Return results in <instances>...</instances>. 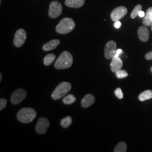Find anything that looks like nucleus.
<instances>
[{
	"label": "nucleus",
	"instance_id": "obj_16",
	"mask_svg": "<svg viewBox=\"0 0 152 152\" xmlns=\"http://www.w3.org/2000/svg\"><path fill=\"white\" fill-rule=\"evenodd\" d=\"M143 24L144 26L149 27L152 25V7L148 9L144 19L143 20Z\"/></svg>",
	"mask_w": 152,
	"mask_h": 152
},
{
	"label": "nucleus",
	"instance_id": "obj_24",
	"mask_svg": "<svg viewBox=\"0 0 152 152\" xmlns=\"http://www.w3.org/2000/svg\"><path fill=\"white\" fill-rule=\"evenodd\" d=\"M114 94H115V95L120 99H122L124 98L123 92L122 91L121 88H117V89H115L114 91Z\"/></svg>",
	"mask_w": 152,
	"mask_h": 152
},
{
	"label": "nucleus",
	"instance_id": "obj_25",
	"mask_svg": "<svg viewBox=\"0 0 152 152\" xmlns=\"http://www.w3.org/2000/svg\"><path fill=\"white\" fill-rule=\"evenodd\" d=\"M7 105V100L4 98H1L0 99V110H2V109L5 108Z\"/></svg>",
	"mask_w": 152,
	"mask_h": 152
},
{
	"label": "nucleus",
	"instance_id": "obj_3",
	"mask_svg": "<svg viewBox=\"0 0 152 152\" xmlns=\"http://www.w3.org/2000/svg\"><path fill=\"white\" fill-rule=\"evenodd\" d=\"M76 26L74 20L69 18H65L60 20L56 27V32L65 34L72 32Z\"/></svg>",
	"mask_w": 152,
	"mask_h": 152
},
{
	"label": "nucleus",
	"instance_id": "obj_9",
	"mask_svg": "<svg viewBox=\"0 0 152 152\" xmlns=\"http://www.w3.org/2000/svg\"><path fill=\"white\" fill-rule=\"evenodd\" d=\"M50 126V121L49 120L45 118V117H41L39 118L37 122V125H36L35 130L36 132L40 134L43 135L46 132Z\"/></svg>",
	"mask_w": 152,
	"mask_h": 152
},
{
	"label": "nucleus",
	"instance_id": "obj_27",
	"mask_svg": "<svg viewBox=\"0 0 152 152\" xmlns=\"http://www.w3.org/2000/svg\"><path fill=\"white\" fill-rule=\"evenodd\" d=\"M121 26V23L118 20V21H117L114 24V26L116 28H119Z\"/></svg>",
	"mask_w": 152,
	"mask_h": 152
},
{
	"label": "nucleus",
	"instance_id": "obj_8",
	"mask_svg": "<svg viewBox=\"0 0 152 152\" xmlns=\"http://www.w3.org/2000/svg\"><path fill=\"white\" fill-rule=\"evenodd\" d=\"M27 38V33L23 29H19L16 31L14 38V44L16 48H20L25 43Z\"/></svg>",
	"mask_w": 152,
	"mask_h": 152
},
{
	"label": "nucleus",
	"instance_id": "obj_7",
	"mask_svg": "<svg viewBox=\"0 0 152 152\" xmlns=\"http://www.w3.org/2000/svg\"><path fill=\"white\" fill-rule=\"evenodd\" d=\"M27 95V91L23 88L17 89L12 93L11 96V102L14 105L20 103L25 99Z\"/></svg>",
	"mask_w": 152,
	"mask_h": 152
},
{
	"label": "nucleus",
	"instance_id": "obj_19",
	"mask_svg": "<svg viewBox=\"0 0 152 152\" xmlns=\"http://www.w3.org/2000/svg\"><path fill=\"white\" fill-rule=\"evenodd\" d=\"M127 146L125 142L121 141L119 142L114 149V152H126L127 151Z\"/></svg>",
	"mask_w": 152,
	"mask_h": 152
},
{
	"label": "nucleus",
	"instance_id": "obj_5",
	"mask_svg": "<svg viewBox=\"0 0 152 152\" xmlns=\"http://www.w3.org/2000/svg\"><path fill=\"white\" fill-rule=\"evenodd\" d=\"M63 12V7L59 2L52 1L49 6V15L51 18L55 19L60 16Z\"/></svg>",
	"mask_w": 152,
	"mask_h": 152
},
{
	"label": "nucleus",
	"instance_id": "obj_21",
	"mask_svg": "<svg viewBox=\"0 0 152 152\" xmlns=\"http://www.w3.org/2000/svg\"><path fill=\"white\" fill-rule=\"evenodd\" d=\"M76 98L73 95L69 94L67 96H66L65 98L63 99V102L64 104L69 105L75 103L76 102Z\"/></svg>",
	"mask_w": 152,
	"mask_h": 152
},
{
	"label": "nucleus",
	"instance_id": "obj_28",
	"mask_svg": "<svg viewBox=\"0 0 152 152\" xmlns=\"http://www.w3.org/2000/svg\"><path fill=\"white\" fill-rule=\"evenodd\" d=\"M139 16H140V17H144V16L145 15V14L144 13V12L142 11H139Z\"/></svg>",
	"mask_w": 152,
	"mask_h": 152
},
{
	"label": "nucleus",
	"instance_id": "obj_23",
	"mask_svg": "<svg viewBox=\"0 0 152 152\" xmlns=\"http://www.w3.org/2000/svg\"><path fill=\"white\" fill-rule=\"evenodd\" d=\"M115 75L117 76V77L119 79L121 78H124L128 76V73L125 70H119V71H117L115 72Z\"/></svg>",
	"mask_w": 152,
	"mask_h": 152
},
{
	"label": "nucleus",
	"instance_id": "obj_29",
	"mask_svg": "<svg viewBox=\"0 0 152 152\" xmlns=\"http://www.w3.org/2000/svg\"><path fill=\"white\" fill-rule=\"evenodd\" d=\"M122 53V50L121 49H118L116 52V56H120V55Z\"/></svg>",
	"mask_w": 152,
	"mask_h": 152
},
{
	"label": "nucleus",
	"instance_id": "obj_20",
	"mask_svg": "<svg viewBox=\"0 0 152 152\" xmlns=\"http://www.w3.org/2000/svg\"><path fill=\"white\" fill-rule=\"evenodd\" d=\"M72 122V117L71 116H67L61 120L60 125L64 128H67L71 126Z\"/></svg>",
	"mask_w": 152,
	"mask_h": 152
},
{
	"label": "nucleus",
	"instance_id": "obj_26",
	"mask_svg": "<svg viewBox=\"0 0 152 152\" xmlns=\"http://www.w3.org/2000/svg\"><path fill=\"white\" fill-rule=\"evenodd\" d=\"M145 59H146L147 60H152V51L146 54L145 56Z\"/></svg>",
	"mask_w": 152,
	"mask_h": 152
},
{
	"label": "nucleus",
	"instance_id": "obj_4",
	"mask_svg": "<svg viewBox=\"0 0 152 152\" xmlns=\"http://www.w3.org/2000/svg\"><path fill=\"white\" fill-rule=\"evenodd\" d=\"M72 86L69 82H63L55 88L51 95V97L55 100H59L69 92Z\"/></svg>",
	"mask_w": 152,
	"mask_h": 152
},
{
	"label": "nucleus",
	"instance_id": "obj_18",
	"mask_svg": "<svg viewBox=\"0 0 152 152\" xmlns=\"http://www.w3.org/2000/svg\"><path fill=\"white\" fill-rule=\"evenodd\" d=\"M56 59V55L54 54H50L45 56L44 59V64L46 66L51 65Z\"/></svg>",
	"mask_w": 152,
	"mask_h": 152
},
{
	"label": "nucleus",
	"instance_id": "obj_2",
	"mask_svg": "<svg viewBox=\"0 0 152 152\" xmlns=\"http://www.w3.org/2000/svg\"><path fill=\"white\" fill-rule=\"evenodd\" d=\"M37 113L34 109L31 108H23L17 113V118L20 122L28 124L36 118Z\"/></svg>",
	"mask_w": 152,
	"mask_h": 152
},
{
	"label": "nucleus",
	"instance_id": "obj_17",
	"mask_svg": "<svg viewBox=\"0 0 152 152\" xmlns=\"http://www.w3.org/2000/svg\"><path fill=\"white\" fill-rule=\"evenodd\" d=\"M152 98V90H146L141 94L139 96V99L141 102H144L147 100L151 99Z\"/></svg>",
	"mask_w": 152,
	"mask_h": 152
},
{
	"label": "nucleus",
	"instance_id": "obj_12",
	"mask_svg": "<svg viewBox=\"0 0 152 152\" xmlns=\"http://www.w3.org/2000/svg\"><path fill=\"white\" fill-rule=\"evenodd\" d=\"M137 33L140 39L142 42H147L149 38V32L148 28L141 26L138 29Z\"/></svg>",
	"mask_w": 152,
	"mask_h": 152
},
{
	"label": "nucleus",
	"instance_id": "obj_1",
	"mask_svg": "<svg viewBox=\"0 0 152 152\" xmlns=\"http://www.w3.org/2000/svg\"><path fill=\"white\" fill-rule=\"evenodd\" d=\"M73 56L68 51H63L59 56L55 63V68L57 69H64L70 68L73 64Z\"/></svg>",
	"mask_w": 152,
	"mask_h": 152
},
{
	"label": "nucleus",
	"instance_id": "obj_30",
	"mask_svg": "<svg viewBox=\"0 0 152 152\" xmlns=\"http://www.w3.org/2000/svg\"><path fill=\"white\" fill-rule=\"evenodd\" d=\"M2 73H0V81H2Z\"/></svg>",
	"mask_w": 152,
	"mask_h": 152
},
{
	"label": "nucleus",
	"instance_id": "obj_11",
	"mask_svg": "<svg viewBox=\"0 0 152 152\" xmlns=\"http://www.w3.org/2000/svg\"><path fill=\"white\" fill-rule=\"evenodd\" d=\"M123 66V62L120 58L119 56L115 55L112 59V61L110 63V68L111 70L115 73L117 71L121 70Z\"/></svg>",
	"mask_w": 152,
	"mask_h": 152
},
{
	"label": "nucleus",
	"instance_id": "obj_6",
	"mask_svg": "<svg viewBox=\"0 0 152 152\" xmlns=\"http://www.w3.org/2000/svg\"><path fill=\"white\" fill-rule=\"evenodd\" d=\"M117 44L114 41H109L105 45L104 49V55L106 59H112L116 54Z\"/></svg>",
	"mask_w": 152,
	"mask_h": 152
},
{
	"label": "nucleus",
	"instance_id": "obj_31",
	"mask_svg": "<svg viewBox=\"0 0 152 152\" xmlns=\"http://www.w3.org/2000/svg\"><path fill=\"white\" fill-rule=\"evenodd\" d=\"M151 30H152V26H151Z\"/></svg>",
	"mask_w": 152,
	"mask_h": 152
},
{
	"label": "nucleus",
	"instance_id": "obj_10",
	"mask_svg": "<svg viewBox=\"0 0 152 152\" xmlns=\"http://www.w3.org/2000/svg\"><path fill=\"white\" fill-rule=\"evenodd\" d=\"M127 9L124 6H119L115 8L110 14V18L114 22L120 20L123 17L126 15Z\"/></svg>",
	"mask_w": 152,
	"mask_h": 152
},
{
	"label": "nucleus",
	"instance_id": "obj_15",
	"mask_svg": "<svg viewBox=\"0 0 152 152\" xmlns=\"http://www.w3.org/2000/svg\"><path fill=\"white\" fill-rule=\"evenodd\" d=\"M85 0H66L65 5L69 7L79 8L85 4Z\"/></svg>",
	"mask_w": 152,
	"mask_h": 152
},
{
	"label": "nucleus",
	"instance_id": "obj_22",
	"mask_svg": "<svg viewBox=\"0 0 152 152\" xmlns=\"http://www.w3.org/2000/svg\"><path fill=\"white\" fill-rule=\"evenodd\" d=\"M141 9H142V6H141V5H137L135 7V8L134 9L133 11H132L131 14V18L132 19L135 18L137 15L139 14V11H141Z\"/></svg>",
	"mask_w": 152,
	"mask_h": 152
},
{
	"label": "nucleus",
	"instance_id": "obj_13",
	"mask_svg": "<svg viewBox=\"0 0 152 152\" xmlns=\"http://www.w3.org/2000/svg\"><path fill=\"white\" fill-rule=\"evenodd\" d=\"M95 102V98L94 96L92 94H88L82 99L81 101L82 107L83 108H88L94 103Z\"/></svg>",
	"mask_w": 152,
	"mask_h": 152
},
{
	"label": "nucleus",
	"instance_id": "obj_14",
	"mask_svg": "<svg viewBox=\"0 0 152 152\" xmlns=\"http://www.w3.org/2000/svg\"><path fill=\"white\" fill-rule=\"evenodd\" d=\"M60 41L59 39H55L51 40L46 44H44L42 47V49L45 51H49L52 50L56 48L60 44Z\"/></svg>",
	"mask_w": 152,
	"mask_h": 152
}]
</instances>
